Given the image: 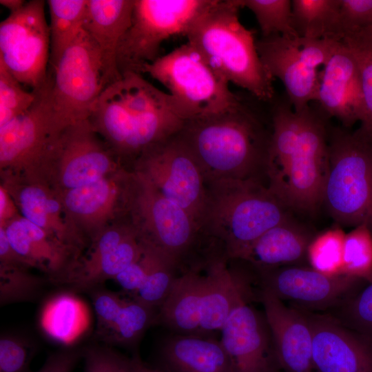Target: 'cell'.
Returning <instances> with one entry per match:
<instances>
[{
  "label": "cell",
  "mask_w": 372,
  "mask_h": 372,
  "mask_svg": "<svg viewBox=\"0 0 372 372\" xmlns=\"http://www.w3.org/2000/svg\"><path fill=\"white\" fill-rule=\"evenodd\" d=\"M117 155L141 156L178 134L185 121L169 94L125 72L102 92L88 118Z\"/></svg>",
  "instance_id": "6da1fadb"
},
{
  "label": "cell",
  "mask_w": 372,
  "mask_h": 372,
  "mask_svg": "<svg viewBox=\"0 0 372 372\" xmlns=\"http://www.w3.org/2000/svg\"><path fill=\"white\" fill-rule=\"evenodd\" d=\"M199 164L207 184L254 178L265 166L269 137L244 105L232 111L185 122L178 134Z\"/></svg>",
  "instance_id": "7a4b0ae2"
},
{
  "label": "cell",
  "mask_w": 372,
  "mask_h": 372,
  "mask_svg": "<svg viewBox=\"0 0 372 372\" xmlns=\"http://www.w3.org/2000/svg\"><path fill=\"white\" fill-rule=\"evenodd\" d=\"M240 0H216L192 24L185 37L207 64L262 101L274 95L273 79L258 54L254 32L239 20Z\"/></svg>",
  "instance_id": "3957f363"
},
{
  "label": "cell",
  "mask_w": 372,
  "mask_h": 372,
  "mask_svg": "<svg viewBox=\"0 0 372 372\" xmlns=\"http://www.w3.org/2000/svg\"><path fill=\"white\" fill-rule=\"evenodd\" d=\"M286 208L254 178L215 181L207 186L202 230L228 259H241L265 232L289 220Z\"/></svg>",
  "instance_id": "277c9868"
},
{
  "label": "cell",
  "mask_w": 372,
  "mask_h": 372,
  "mask_svg": "<svg viewBox=\"0 0 372 372\" xmlns=\"http://www.w3.org/2000/svg\"><path fill=\"white\" fill-rule=\"evenodd\" d=\"M132 178L131 202L137 223L134 226L143 241L174 265L180 276L204 271L207 263L220 257L202 247L222 254L202 242L200 235L205 234L188 212L163 196L141 174L136 172Z\"/></svg>",
  "instance_id": "5b68a950"
},
{
  "label": "cell",
  "mask_w": 372,
  "mask_h": 372,
  "mask_svg": "<svg viewBox=\"0 0 372 372\" xmlns=\"http://www.w3.org/2000/svg\"><path fill=\"white\" fill-rule=\"evenodd\" d=\"M329 141L322 203L340 224L372 231V130L335 129Z\"/></svg>",
  "instance_id": "8992f818"
},
{
  "label": "cell",
  "mask_w": 372,
  "mask_h": 372,
  "mask_svg": "<svg viewBox=\"0 0 372 372\" xmlns=\"http://www.w3.org/2000/svg\"><path fill=\"white\" fill-rule=\"evenodd\" d=\"M142 73L169 90L176 112L185 122L220 115L243 104L188 42L145 64Z\"/></svg>",
  "instance_id": "52a82bcc"
},
{
  "label": "cell",
  "mask_w": 372,
  "mask_h": 372,
  "mask_svg": "<svg viewBox=\"0 0 372 372\" xmlns=\"http://www.w3.org/2000/svg\"><path fill=\"white\" fill-rule=\"evenodd\" d=\"M294 148L283 158L265 163L268 188L286 207L313 212L322 204L329 170V143L323 120L309 106Z\"/></svg>",
  "instance_id": "ba28073f"
},
{
  "label": "cell",
  "mask_w": 372,
  "mask_h": 372,
  "mask_svg": "<svg viewBox=\"0 0 372 372\" xmlns=\"http://www.w3.org/2000/svg\"><path fill=\"white\" fill-rule=\"evenodd\" d=\"M53 79L37 90L32 106L0 127V167L8 174L41 178L57 142L70 125L56 112L52 99Z\"/></svg>",
  "instance_id": "9c48e42d"
},
{
  "label": "cell",
  "mask_w": 372,
  "mask_h": 372,
  "mask_svg": "<svg viewBox=\"0 0 372 372\" xmlns=\"http://www.w3.org/2000/svg\"><path fill=\"white\" fill-rule=\"evenodd\" d=\"M216 0H134L131 23L117 52V65L141 74L145 64L157 59L161 44L176 35H186L194 21Z\"/></svg>",
  "instance_id": "30bf717a"
},
{
  "label": "cell",
  "mask_w": 372,
  "mask_h": 372,
  "mask_svg": "<svg viewBox=\"0 0 372 372\" xmlns=\"http://www.w3.org/2000/svg\"><path fill=\"white\" fill-rule=\"evenodd\" d=\"M53 72L52 99L59 116L68 125L88 119L109 83L100 50L83 29Z\"/></svg>",
  "instance_id": "8fae6325"
},
{
  "label": "cell",
  "mask_w": 372,
  "mask_h": 372,
  "mask_svg": "<svg viewBox=\"0 0 372 372\" xmlns=\"http://www.w3.org/2000/svg\"><path fill=\"white\" fill-rule=\"evenodd\" d=\"M45 1L31 0L0 23V63L22 85L42 87L50 73V32Z\"/></svg>",
  "instance_id": "7c38bea8"
},
{
  "label": "cell",
  "mask_w": 372,
  "mask_h": 372,
  "mask_svg": "<svg viewBox=\"0 0 372 372\" xmlns=\"http://www.w3.org/2000/svg\"><path fill=\"white\" fill-rule=\"evenodd\" d=\"M138 168L137 172L188 212L202 229L207 184L199 164L178 134L143 152Z\"/></svg>",
  "instance_id": "4fadbf2b"
},
{
  "label": "cell",
  "mask_w": 372,
  "mask_h": 372,
  "mask_svg": "<svg viewBox=\"0 0 372 372\" xmlns=\"http://www.w3.org/2000/svg\"><path fill=\"white\" fill-rule=\"evenodd\" d=\"M97 135L88 119L71 124L62 132L48 167L61 191L115 174L116 154Z\"/></svg>",
  "instance_id": "5bb4252c"
},
{
  "label": "cell",
  "mask_w": 372,
  "mask_h": 372,
  "mask_svg": "<svg viewBox=\"0 0 372 372\" xmlns=\"http://www.w3.org/2000/svg\"><path fill=\"white\" fill-rule=\"evenodd\" d=\"M242 295L223 324L220 343L233 372H273L276 356L271 333L265 314L248 303Z\"/></svg>",
  "instance_id": "9a60e30c"
},
{
  "label": "cell",
  "mask_w": 372,
  "mask_h": 372,
  "mask_svg": "<svg viewBox=\"0 0 372 372\" xmlns=\"http://www.w3.org/2000/svg\"><path fill=\"white\" fill-rule=\"evenodd\" d=\"M302 37L287 38L276 35L256 41L260 58L273 79L283 83L289 103L300 112L315 101L319 72L309 59Z\"/></svg>",
  "instance_id": "2e32d148"
},
{
  "label": "cell",
  "mask_w": 372,
  "mask_h": 372,
  "mask_svg": "<svg viewBox=\"0 0 372 372\" xmlns=\"http://www.w3.org/2000/svg\"><path fill=\"white\" fill-rule=\"evenodd\" d=\"M315 101L327 116L349 127L362 122L364 107L361 80L356 61L340 40L319 72Z\"/></svg>",
  "instance_id": "e0dca14e"
},
{
  "label": "cell",
  "mask_w": 372,
  "mask_h": 372,
  "mask_svg": "<svg viewBox=\"0 0 372 372\" xmlns=\"http://www.w3.org/2000/svg\"><path fill=\"white\" fill-rule=\"evenodd\" d=\"M3 185L22 216L45 230L74 254L80 249L83 241L79 229L63 218L64 209L59 193L51 189L43 178L8 174Z\"/></svg>",
  "instance_id": "ac0fdd59"
},
{
  "label": "cell",
  "mask_w": 372,
  "mask_h": 372,
  "mask_svg": "<svg viewBox=\"0 0 372 372\" xmlns=\"http://www.w3.org/2000/svg\"><path fill=\"white\" fill-rule=\"evenodd\" d=\"M260 299L278 362L287 372H311L312 334L308 318L286 307L265 288Z\"/></svg>",
  "instance_id": "d6986e66"
},
{
  "label": "cell",
  "mask_w": 372,
  "mask_h": 372,
  "mask_svg": "<svg viewBox=\"0 0 372 372\" xmlns=\"http://www.w3.org/2000/svg\"><path fill=\"white\" fill-rule=\"evenodd\" d=\"M319 372H372V342L324 317L308 318Z\"/></svg>",
  "instance_id": "ffe728a7"
},
{
  "label": "cell",
  "mask_w": 372,
  "mask_h": 372,
  "mask_svg": "<svg viewBox=\"0 0 372 372\" xmlns=\"http://www.w3.org/2000/svg\"><path fill=\"white\" fill-rule=\"evenodd\" d=\"M262 287L280 300L311 305L333 302L349 290L355 278L341 274L328 276L313 269L289 267L261 272Z\"/></svg>",
  "instance_id": "44dd1931"
},
{
  "label": "cell",
  "mask_w": 372,
  "mask_h": 372,
  "mask_svg": "<svg viewBox=\"0 0 372 372\" xmlns=\"http://www.w3.org/2000/svg\"><path fill=\"white\" fill-rule=\"evenodd\" d=\"M134 0H87L83 29L98 46L109 85L122 75L117 65L120 42L129 28Z\"/></svg>",
  "instance_id": "7402d4cb"
},
{
  "label": "cell",
  "mask_w": 372,
  "mask_h": 372,
  "mask_svg": "<svg viewBox=\"0 0 372 372\" xmlns=\"http://www.w3.org/2000/svg\"><path fill=\"white\" fill-rule=\"evenodd\" d=\"M4 227L8 240L29 267H35L55 280H65L73 270V252L45 230L21 214Z\"/></svg>",
  "instance_id": "603a6c76"
},
{
  "label": "cell",
  "mask_w": 372,
  "mask_h": 372,
  "mask_svg": "<svg viewBox=\"0 0 372 372\" xmlns=\"http://www.w3.org/2000/svg\"><path fill=\"white\" fill-rule=\"evenodd\" d=\"M121 180V175L114 174L94 183L60 192L64 211L72 224L94 232V239L116 212L123 191Z\"/></svg>",
  "instance_id": "cb8c5ba5"
},
{
  "label": "cell",
  "mask_w": 372,
  "mask_h": 372,
  "mask_svg": "<svg viewBox=\"0 0 372 372\" xmlns=\"http://www.w3.org/2000/svg\"><path fill=\"white\" fill-rule=\"evenodd\" d=\"M159 357L166 372H233L230 360L216 338L172 333L161 342Z\"/></svg>",
  "instance_id": "d4e9b609"
},
{
  "label": "cell",
  "mask_w": 372,
  "mask_h": 372,
  "mask_svg": "<svg viewBox=\"0 0 372 372\" xmlns=\"http://www.w3.org/2000/svg\"><path fill=\"white\" fill-rule=\"evenodd\" d=\"M228 259L214 262L205 271L200 313V335L215 338L239 298L248 293L245 282L227 265Z\"/></svg>",
  "instance_id": "484cf974"
},
{
  "label": "cell",
  "mask_w": 372,
  "mask_h": 372,
  "mask_svg": "<svg viewBox=\"0 0 372 372\" xmlns=\"http://www.w3.org/2000/svg\"><path fill=\"white\" fill-rule=\"evenodd\" d=\"M202 272L190 271L177 278L158 309L155 324L174 333L200 336V313L205 282V273Z\"/></svg>",
  "instance_id": "4316f807"
},
{
  "label": "cell",
  "mask_w": 372,
  "mask_h": 372,
  "mask_svg": "<svg viewBox=\"0 0 372 372\" xmlns=\"http://www.w3.org/2000/svg\"><path fill=\"white\" fill-rule=\"evenodd\" d=\"M311 240L307 234L289 220L260 236L240 260L249 262L261 272L297 262L307 254Z\"/></svg>",
  "instance_id": "83f0119b"
},
{
  "label": "cell",
  "mask_w": 372,
  "mask_h": 372,
  "mask_svg": "<svg viewBox=\"0 0 372 372\" xmlns=\"http://www.w3.org/2000/svg\"><path fill=\"white\" fill-rule=\"evenodd\" d=\"M145 249V242L136 231L93 265L74 270L65 280L78 289L90 288L114 278L137 261Z\"/></svg>",
  "instance_id": "f1b7e54d"
},
{
  "label": "cell",
  "mask_w": 372,
  "mask_h": 372,
  "mask_svg": "<svg viewBox=\"0 0 372 372\" xmlns=\"http://www.w3.org/2000/svg\"><path fill=\"white\" fill-rule=\"evenodd\" d=\"M291 5L294 27L300 37L340 41V0H293Z\"/></svg>",
  "instance_id": "f546056e"
},
{
  "label": "cell",
  "mask_w": 372,
  "mask_h": 372,
  "mask_svg": "<svg viewBox=\"0 0 372 372\" xmlns=\"http://www.w3.org/2000/svg\"><path fill=\"white\" fill-rule=\"evenodd\" d=\"M87 0H48L50 23L49 64L54 70L62 54L83 29Z\"/></svg>",
  "instance_id": "4dcf8cb0"
},
{
  "label": "cell",
  "mask_w": 372,
  "mask_h": 372,
  "mask_svg": "<svg viewBox=\"0 0 372 372\" xmlns=\"http://www.w3.org/2000/svg\"><path fill=\"white\" fill-rule=\"evenodd\" d=\"M157 313V309L132 298H127L111 328L101 339L112 344L134 346L148 327L156 323Z\"/></svg>",
  "instance_id": "1f68e13d"
},
{
  "label": "cell",
  "mask_w": 372,
  "mask_h": 372,
  "mask_svg": "<svg viewBox=\"0 0 372 372\" xmlns=\"http://www.w3.org/2000/svg\"><path fill=\"white\" fill-rule=\"evenodd\" d=\"M79 301L62 294L52 299L43 311L41 324L44 331L59 342L69 343L80 332L83 317Z\"/></svg>",
  "instance_id": "d6a6232c"
},
{
  "label": "cell",
  "mask_w": 372,
  "mask_h": 372,
  "mask_svg": "<svg viewBox=\"0 0 372 372\" xmlns=\"http://www.w3.org/2000/svg\"><path fill=\"white\" fill-rule=\"evenodd\" d=\"M341 41L353 54L360 73L364 107L361 125L372 130V28L349 31Z\"/></svg>",
  "instance_id": "836d02e7"
},
{
  "label": "cell",
  "mask_w": 372,
  "mask_h": 372,
  "mask_svg": "<svg viewBox=\"0 0 372 372\" xmlns=\"http://www.w3.org/2000/svg\"><path fill=\"white\" fill-rule=\"evenodd\" d=\"M242 8H247L255 15L262 37L280 35L287 38L300 37L293 20L290 0H240Z\"/></svg>",
  "instance_id": "e575fe53"
},
{
  "label": "cell",
  "mask_w": 372,
  "mask_h": 372,
  "mask_svg": "<svg viewBox=\"0 0 372 372\" xmlns=\"http://www.w3.org/2000/svg\"><path fill=\"white\" fill-rule=\"evenodd\" d=\"M345 235L336 227L310 241L306 254L313 269L332 276L342 274Z\"/></svg>",
  "instance_id": "d590c367"
},
{
  "label": "cell",
  "mask_w": 372,
  "mask_h": 372,
  "mask_svg": "<svg viewBox=\"0 0 372 372\" xmlns=\"http://www.w3.org/2000/svg\"><path fill=\"white\" fill-rule=\"evenodd\" d=\"M342 274L372 282V231L365 224L345 235Z\"/></svg>",
  "instance_id": "8d00e7d4"
},
{
  "label": "cell",
  "mask_w": 372,
  "mask_h": 372,
  "mask_svg": "<svg viewBox=\"0 0 372 372\" xmlns=\"http://www.w3.org/2000/svg\"><path fill=\"white\" fill-rule=\"evenodd\" d=\"M179 276L174 265L159 251L144 283L132 298L158 309Z\"/></svg>",
  "instance_id": "74e56055"
},
{
  "label": "cell",
  "mask_w": 372,
  "mask_h": 372,
  "mask_svg": "<svg viewBox=\"0 0 372 372\" xmlns=\"http://www.w3.org/2000/svg\"><path fill=\"white\" fill-rule=\"evenodd\" d=\"M27 268L0 264L1 306L31 300L39 291L42 280L29 273Z\"/></svg>",
  "instance_id": "f35d334b"
},
{
  "label": "cell",
  "mask_w": 372,
  "mask_h": 372,
  "mask_svg": "<svg viewBox=\"0 0 372 372\" xmlns=\"http://www.w3.org/2000/svg\"><path fill=\"white\" fill-rule=\"evenodd\" d=\"M0 63V127L25 113L33 104L37 90L28 92Z\"/></svg>",
  "instance_id": "ab89813d"
},
{
  "label": "cell",
  "mask_w": 372,
  "mask_h": 372,
  "mask_svg": "<svg viewBox=\"0 0 372 372\" xmlns=\"http://www.w3.org/2000/svg\"><path fill=\"white\" fill-rule=\"evenodd\" d=\"M82 358L84 372H141L139 358L130 359L107 347L87 348Z\"/></svg>",
  "instance_id": "60d3db41"
},
{
  "label": "cell",
  "mask_w": 372,
  "mask_h": 372,
  "mask_svg": "<svg viewBox=\"0 0 372 372\" xmlns=\"http://www.w3.org/2000/svg\"><path fill=\"white\" fill-rule=\"evenodd\" d=\"M30 347L19 337L3 335L0 338V372H31Z\"/></svg>",
  "instance_id": "b9f144b4"
},
{
  "label": "cell",
  "mask_w": 372,
  "mask_h": 372,
  "mask_svg": "<svg viewBox=\"0 0 372 372\" xmlns=\"http://www.w3.org/2000/svg\"><path fill=\"white\" fill-rule=\"evenodd\" d=\"M144 242L145 249L141 258L114 279L131 296H134L144 283L159 252L154 247Z\"/></svg>",
  "instance_id": "7bdbcfd3"
},
{
  "label": "cell",
  "mask_w": 372,
  "mask_h": 372,
  "mask_svg": "<svg viewBox=\"0 0 372 372\" xmlns=\"http://www.w3.org/2000/svg\"><path fill=\"white\" fill-rule=\"evenodd\" d=\"M92 298L96 316V334L101 339L111 328L127 298L102 289L96 291Z\"/></svg>",
  "instance_id": "ee69618b"
},
{
  "label": "cell",
  "mask_w": 372,
  "mask_h": 372,
  "mask_svg": "<svg viewBox=\"0 0 372 372\" xmlns=\"http://www.w3.org/2000/svg\"><path fill=\"white\" fill-rule=\"evenodd\" d=\"M339 39L351 30L372 28V0H340Z\"/></svg>",
  "instance_id": "f6af8a7d"
},
{
  "label": "cell",
  "mask_w": 372,
  "mask_h": 372,
  "mask_svg": "<svg viewBox=\"0 0 372 372\" xmlns=\"http://www.w3.org/2000/svg\"><path fill=\"white\" fill-rule=\"evenodd\" d=\"M83 351L76 349H63L53 353L47 358L37 372H72Z\"/></svg>",
  "instance_id": "bcb514c9"
},
{
  "label": "cell",
  "mask_w": 372,
  "mask_h": 372,
  "mask_svg": "<svg viewBox=\"0 0 372 372\" xmlns=\"http://www.w3.org/2000/svg\"><path fill=\"white\" fill-rule=\"evenodd\" d=\"M353 313L362 325L372 327V284L365 288L354 302Z\"/></svg>",
  "instance_id": "7dc6e473"
},
{
  "label": "cell",
  "mask_w": 372,
  "mask_h": 372,
  "mask_svg": "<svg viewBox=\"0 0 372 372\" xmlns=\"http://www.w3.org/2000/svg\"><path fill=\"white\" fill-rule=\"evenodd\" d=\"M20 214L12 196L6 187L1 185L0 186V227H5Z\"/></svg>",
  "instance_id": "c3c4849f"
},
{
  "label": "cell",
  "mask_w": 372,
  "mask_h": 372,
  "mask_svg": "<svg viewBox=\"0 0 372 372\" xmlns=\"http://www.w3.org/2000/svg\"><path fill=\"white\" fill-rule=\"evenodd\" d=\"M0 264L29 267L12 247L4 227H0Z\"/></svg>",
  "instance_id": "681fc988"
},
{
  "label": "cell",
  "mask_w": 372,
  "mask_h": 372,
  "mask_svg": "<svg viewBox=\"0 0 372 372\" xmlns=\"http://www.w3.org/2000/svg\"><path fill=\"white\" fill-rule=\"evenodd\" d=\"M0 3L8 9L10 12H14L21 9L26 1L23 0H1Z\"/></svg>",
  "instance_id": "f907efd6"
},
{
  "label": "cell",
  "mask_w": 372,
  "mask_h": 372,
  "mask_svg": "<svg viewBox=\"0 0 372 372\" xmlns=\"http://www.w3.org/2000/svg\"><path fill=\"white\" fill-rule=\"evenodd\" d=\"M141 372H166L160 368H151L143 363H141Z\"/></svg>",
  "instance_id": "816d5d0a"
},
{
  "label": "cell",
  "mask_w": 372,
  "mask_h": 372,
  "mask_svg": "<svg viewBox=\"0 0 372 372\" xmlns=\"http://www.w3.org/2000/svg\"><path fill=\"white\" fill-rule=\"evenodd\" d=\"M140 368H141V366H140Z\"/></svg>",
  "instance_id": "f5cc1de1"
}]
</instances>
